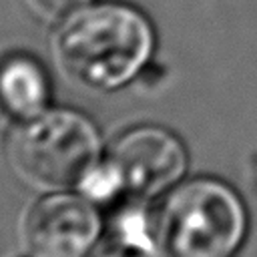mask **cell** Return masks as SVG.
Masks as SVG:
<instances>
[{
    "label": "cell",
    "instance_id": "5",
    "mask_svg": "<svg viewBox=\"0 0 257 257\" xmlns=\"http://www.w3.org/2000/svg\"><path fill=\"white\" fill-rule=\"evenodd\" d=\"M100 233V217L86 195L50 193L38 199L24 223L32 257H86Z\"/></svg>",
    "mask_w": 257,
    "mask_h": 257
},
{
    "label": "cell",
    "instance_id": "7",
    "mask_svg": "<svg viewBox=\"0 0 257 257\" xmlns=\"http://www.w3.org/2000/svg\"><path fill=\"white\" fill-rule=\"evenodd\" d=\"M90 257H161L151 231V215L141 209V201H128L118 211L110 235Z\"/></svg>",
    "mask_w": 257,
    "mask_h": 257
},
{
    "label": "cell",
    "instance_id": "3",
    "mask_svg": "<svg viewBox=\"0 0 257 257\" xmlns=\"http://www.w3.org/2000/svg\"><path fill=\"white\" fill-rule=\"evenodd\" d=\"M6 155L20 179L48 191L80 187L102 161L94 124L66 108L42 110L18 120L8 135Z\"/></svg>",
    "mask_w": 257,
    "mask_h": 257
},
{
    "label": "cell",
    "instance_id": "4",
    "mask_svg": "<svg viewBox=\"0 0 257 257\" xmlns=\"http://www.w3.org/2000/svg\"><path fill=\"white\" fill-rule=\"evenodd\" d=\"M102 161L118 187V197L141 203L175 187L187 169L183 143L171 131L153 124L120 135Z\"/></svg>",
    "mask_w": 257,
    "mask_h": 257
},
{
    "label": "cell",
    "instance_id": "6",
    "mask_svg": "<svg viewBox=\"0 0 257 257\" xmlns=\"http://www.w3.org/2000/svg\"><path fill=\"white\" fill-rule=\"evenodd\" d=\"M50 84L42 64L22 52L0 60V106L22 120L46 110Z\"/></svg>",
    "mask_w": 257,
    "mask_h": 257
},
{
    "label": "cell",
    "instance_id": "1",
    "mask_svg": "<svg viewBox=\"0 0 257 257\" xmlns=\"http://www.w3.org/2000/svg\"><path fill=\"white\" fill-rule=\"evenodd\" d=\"M153 46L155 34L143 12L120 2H100L64 18L54 54L62 72L76 84L112 90L145 66Z\"/></svg>",
    "mask_w": 257,
    "mask_h": 257
},
{
    "label": "cell",
    "instance_id": "2",
    "mask_svg": "<svg viewBox=\"0 0 257 257\" xmlns=\"http://www.w3.org/2000/svg\"><path fill=\"white\" fill-rule=\"evenodd\" d=\"M161 257H235L247 233V213L237 193L217 179L175 185L151 215Z\"/></svg>",
    "mask_w": 257,
    "mask_h": 257
},
{
    "label": "cell",
    "instance_id": "8",
    "mask_svg": "<svg viewBox=\"0 0 257 257\" xmlns=\"http://www.w3.org/2000/svg\"><path fill=\"white\" fill-rule=\"evenodd\" d=\"M32 8L46 18H66L90 4V0H28Z\"/></svg>",
    "mask_w": 257,
    "mask_h": 257
}]
</instances>
